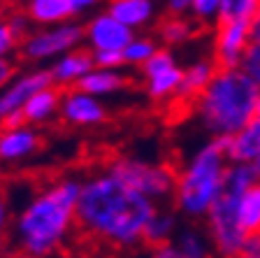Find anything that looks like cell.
I'll return each mask as SVG.
<instances>
[{
  "label": "cell",
  "instance_id": "obj_1",
  "mask_svg": "<svg viewBox=\"0 0 260 258\" xmlns=\"http://www.w3.org/2000/svg\"><path fill=\"white\" fill-rule=\"evenodd\" d=\"M156 210V203L135 193L105 170L81 182L77 226L116 247H135L142 242L146 221Z\"/></svg>",
  "mask_w": 260,
  "mask_h": 258
},
{
  "label": "cell",
  "instance_id": "obj_2",
  "mask_svg": "<svg viewBox=\"0 0 260 258\" xmlns=\"http://www.w3.org/2000/svg\"><path fill=\"white\" fill-rule=\"evenodd\" d=\"M81 182L58 179L35 193L14 216V242L28 258H49L58 251L77 223Z\"/></svg>",
  "mask_w": 260,
  "mask_h": 258
},
{
  "label": "cell",
  "instance_id": "obj_3",
  "mask_svg": "<svg viewBox=\"0 0 260 258\" xmlns=\"http://www.w3.org/2000/svg\"><path fill=\"white\" fill-rule=\"evenodd\" d=\"M255 96L258 84L242 70H218L195 98V114L211 140L230 137L255 119Z\"/></svg>",
  "mask_w": 260,
  "mask_h": 258
},
{
  "label": "cell",
  "instance_id": "obj_4",
  "mask_svg": "<svg viewBox=\"0 0 260 258\" xmlns=\"http://www.w3.org/2000/svg\"><path fill=\"white\" fill-rule=\"evenodd\" d=\"M225 137H216L202 145L195 151L186 167L177 175L174 186V203L179 212L190 219L207 216L211 205L223 193L225 184Z\"/></svg>",
  "mask_w": 260,
  "mask_h": 258
},
{
  "label": "cell",
  "instance_id": "obj_5",
  "mask_svg": "<svg viewBox=\"0 0 260 258\" xmlns=\"http://www.w3.org/2000/svg\"><path fill=\"white\" fill-rule=\"evenodd\" d=\"M260 16V0H221L214 26V56L218 70H239L251 38V28Z\"/></svg>",
  "mask_w": 260,
  "mask_h": 258
},
{
  "label": "cell",
  "instance_id": "obj_6",
  "mask_svg": "<svg viewBox=\"0 0 260 258\" xmlns=\"http://www.w3.org/2000/svg\"><path fill=\"white\" fill-rule=\"evenodd\" d=\"M107 172L114 179H119L121 184H125L135 193L144 195L146 200L156 205L165 198H172L174 186H177V172L172 167L142 161L135 156H123L112 161L107 165Z\"/></svg>",
  "mask_w": 260,
  "mask_h": 258
},
{
  "label": "cell",
  "instance_id": "obj_7",
  "mask_svg": "<svg viewBox=\"0 0 260 258\" xmlns=\"http://www.w3.org/2000/svg\"><path fill=\"white\" fill-rule=\"evenodd\" d=\"M242 193H233L223 188L221 198L207 212V228H209V244L223 258H237L242 251L246 235L237 219V205Z\"/></svg>",
  "mask_w": 260,
  "mask_h": 258
},
{
  "label": "cell",
  "instance_id": "obj_8",
  "mask_svg": "<svg viewBox=\"0 0 260 258\" xmlns=\"http://www.w3.org/2000/svg\"><path fill=\"white\" fill-rule=\"evenodd\" d=\"M81 42H84V26L79 21H70L60 23V26L30 31V35L21 40V54L28 61H56L79 49Z\"/></svg>",
  "mask_w": 260,
  "mask_h": 258
},
{
  "label": "cell",
  "instance_id": "obj_9",
  "mask_svg": "<svg viewBox=\"0 0 260 258\" xmlns=\"http://www.w3.org/2000/svg\"><path fill=\"white\" fill-rule=\"evenodd\" d=\"M181 72H184V68L177 63L172 49L160 47L151 59L142 65L144 89L149 93V98H153V100L177 98L179 84H181Z\"/></svg>",
  "mask_w": 260,
  "mask_h": 258
},
{
  "label": "cell",
  "instance_id": "obj_10",
  "mask_svg": "<svg viewBox=\"0 0 260 258\" xmlns=\"http://www.w3.org/2000/svg\"><path fill=\"white\" fill-rule=\"evenodd\" d=\"M133 38L135 33L121 26L107 12H95L84 26V40L91 54H123Z\"/></svg>",
  "mask_w": 260,
  "mask_h": 258
},
{
  "label": "cell",
  "instance_id": "obj_11",
  "mask_svg": "<svg viewBox=\"0 0 260 258\" xmlns=\"http://www.w3.org/2000/svg\"><path fill=\"white\" fill-rule=\"evenodd\" d=\"M98 3L93 0H30L23 5V14L30 21V26H60L70 23L72 19L86 14H95Z\"/></svg>",
  "mask_w": 260,
  "mask_h": 258
},
{
  "label": "cell",
  "instance_id": "obj_12",
  "mask_svg": "<svg viewBox=\"0 0 260 258\" xmlns=\"http://www.w3.org/2000/svg\"><path fill=\"white\" fill-rule=\"evenodd\" d=\"M51 84V77L49 70H32V72H23V75L14 77L7 86L0 89V126L5 119H10L12 114H19L23 109L28 100H30L35 93L49 89Z\"/></svg>",
  "mask_w": 260,
  "mask_h": 258
},
{
  "label": "cell",
  "instance_id": "obj_13",
  "mask_svg": "<svg viewBox=\"0 0 260 258\" xmlns=\"http://www.w3.org/2000/svg\"><path fill=\"white\" fill-rule=\"evenodd\" d=\"M58 114L63 117L65 124L81 126V128L100 126L105 119H107V109H105L103 100H98V98L79 91V89H72V91L60 96Z\"/></svg>",
  "mask_w": 260,
  "mask_h": 258
},
{
  "label": "cell",
  "instance_id": "obj_14",
  "mask_svg": "<svg viewBox=\"0 0 260 258\" xmlns=\"http://www.w3.org/2000/svg\"><path fill=\"white\" fill-rule=\"evenodd\" d=\"M258 158H260V119H251L242 130L225 137V161L230 165H253Z\"/></svg>",
  "mask_w": 260,
  "mask_h": 258
},
{
  "label": "cell",
  "instance_id": "obj_15",
  "mask_svg": "<svg viewBox=\"0 0 260 258\" xmlns=\"http://www.w3.org/2000/svg\"><path fill=\"white\" fill-rule=\"evenodd\" d=\"M93 68H95V63H93L91 51L79 47L70 54L56 59L49 68V77H51L54 86H77Z\"/></svg>",
  "mask_w": 260,
  "mask_h": 258
},
{
  "label": "cell",
  "instance_id": "obj_16",
  "mask_svg": "<svg viewBox=\"0 0 260 258\" xmlns=\"http://www.w3.org/2000/svg\"><path fill=\"white\" fill-rule=\"evenodd\" d=\"M40 147V135L30 126L19 128H0V161L14 163L35 154Z\"/></svg>",
  "mask_w": 260,
  "mask_h": 258
},
{
  "label": "cell",
  "instance_id": "obj_17",
  "mask_svg": "<svg viewBox=\"0 0 260 258\" xmlns=\"http://www.w3.org/2000/svg\"><path fill=\"white\" fill-rule=\"evenodd\" d=\"M109 16H114L121 26L130 28L135 33L137 28H144L156 19L158 14V5L151 3V0H114L107 5Z\"/></svg>",
  "mask_w": 260,
  "mask_h": 258
},
{
  "label": "cell",
  "instance_id": "obj_18",
  "mask_svg": "<svg viewBox=\"0 0 260 258\" xmlns=\"http://www.w3.org/2000/svg\"><path fill=\"white\" fill-rule=\"evenodd\" d=\"M216 72H218V68L211 59L193 61V63L186 65L184 72H181V84H179L177 98L179 100H195V98L209 86V81L214 79Z\"/></svg>",
  "mask_w": 260,
  "mask_h": 258
},
{
  "label": "cell",
  "instance_id": "obj_19",
  "mask_svg": "<svg viewBox=\"0 0 260 258\" xmlns=\"http://www.w3.org/2000/svg\"><path fill=\"white\" fill-rule=\"evenodd\" d=\"M177 233H179L177 216L172 212H165L158 207L151 219L146 221L144 233H142V242L149 244L151 249H158V247H165V244H172Z\"/></svg>",
  "mask_w": 260,
  "mask_h": 258
},
{
  "label": "cell",
  "instance_id": "obj_20",
  "mask_svg": "<svg viewBox=\"0 0 260 258\" xmlns=\"http://www.w3.org/2000/svg\"><path fill=\"white\" fill-rule=\"evenodd\" d=\"M58 109H60V91L56 86H49L44 91L35 93V96L23 105L21 114H23L26 126H32V124H44V121H49L54 114H58Z\"/></svg>",
  "mask_w": 260,
  "mask_h": 258
},
{
  "label": "cell",
  "instance_id": "obj_21",
  "mask_svg": "<svg viewBox=\"0 0 260 258\" xmlns=\"http://www.w3.org/2000/svg\"><path fill=\"white\" fill-rule=\"evenodd\" d=\"M123 86H125V77L121 75V70H100V68H93V70L77 84V89L100 100V98H105V96L119 93Z\"/></svg>",
  "mask_w": 260,
  "mask_h": 258
},
{
  "label": "cell",
  "instance_id": "obj_22",
  "mask_svg": "<svg viewBox=\"0 0 260 258\" xmlns=\"http://www.w3.org/2000/svg\"><path fill=\"white\" fill-rule=\"evenodd\" d=\"M198 26L188 16H165L158 26V40L162 42V49H172L186 44L195 35Z\"/></svg>",
  "mask_w": 260,
  "mask_h": 258
},
{
  "label": "cell",
  "instance_id": "obj_23",
  "mask_svg": "<svg viewBox=\"0 0 260 258\" xmlns=\"http://www.w3.org/2000/svg\"><path fill=\"white\" fill-rule=\"evenodd\" d=\"M237 219L246 237L260 233V182H255L242 193L237 205Z\"/></svg>",
  "mask_w": 260,
  "mask_h": 258
},
{
  "label": "cell",
  "instance_id": "obj_24",
  "mask_svg": "<svg viewBox=\"0 0 260 258\" xmlns=\"http://www.w3.org/2000/svg\"><path fill=\"white\" fill-rule=\"evenodd\" d=\"M172 244L181 258H209V242L193 228H179Z\"/></svg>",
  "mask_w": 260,
  "mask_h": 258
},
{
  "label": "cell",
  "instance_id": "obj_25",
  "mask_svg": "<svg viewBox=\"0 0 260 258\" xmlns=\"http://www.w3.org/2000/svg\"><path fill=\"white\" fill-rule=\"evenodd\" d=\"M239 70L249 77L253 84L260 86V16L255 19L253 28H251V38H249V44H246V51L242 56Z\"/></svg>",
  "mask_w": 260,
  "mask_h": 258
},
{
  "label": "cell",
  "instance_id": "obj_26",
  "mask_svg": "<svg viewBox=\"0 0 260 258\" xmlns=\"http://www.w3.org/2000/svg\"><path fill=\"white\" fill-rule=\"evenodd\" d=\"M158 49H160V47H158V42L153 38L135 35V38H133V42L123 49V65H137V68H142L146 61L156 54Z\"/></svg>",
  "mask_w": 260,
  "mask_h": 258
},
{
  "label": "cell",
  "instance_id": "obj_27",
  "mask_svg": "<svg viewBox=\"0 0 260 258\" xmlns=\"http://www.w3.org/2000/svg\"><path fill=\"white\" fill-rule=\"evenodd\" d=\"M221 0H190L188 19L195 26H216Z\"/></svg>",
  "mask_w": 260,
  "mask_h": 258
},
{
  "label": "cell",
  "instance_id": "obj_28",
  "mask_svg": "<svg viewBox=\"0 0 260 258\" xmlns=\"http://www.w3.org/2000/svg\"><path fill=\"white\" fill-rule=\"evenodd\" d=\"M16 44H19V38L12 33V28L7 23H0V59H7Z\"/></svg>",
  "mask_w": 260,
  "mask_h": 258
},
{
  "label": "cell",
  "instance_id": "obj_29",
  "mask_svg": "<svg viewBox=\"0 0 260 258\" xmlns=\"http://www.w3.org/2000/svg\"><path fill=\"white\" fill-rule=\"evenodd\" d=\"M237 258H260V233L246 237V242H244Z\"/></svg>",
  "mask_w": 260,
  "mask_h": 258
},
{
  "label": "cell",
  "instance_id": "obj_30",
  "mask_svg": "<svg viewBox=\"0 0 260 258\" xmlns=\"http://www.w3.org/2000/svg\"><path fill=\"white\" fill-rule=\"evenodd\" d=\"M165 12H168V16H188L190 0H170V3H165Z\"/></svg>",
  "mask_w": 260,
  "mask_h": 258
},
{
  "label": "cell",
  "instance_id": "obj_31",
  "mask_svg": "<svg viewBox=\"0 0 260 258\" xmlns=\"http://www.w3.org/2000/svg\"><path fill=\"white\" fill-rule=\"evenodd\" d=\"M14 79V63L10 59H0V89Z\"/></svg>",
  "mask_w": 260,
  "mask_h": 258
},
{
  "label": "cell",
  "instance_id": "obj_32",
  "mask_svg": "<svg viewBox=\"0 0 260 258\" xmlns=\"http://www.w3.org/2000/svg\"><path fill=\"white\" fill-rule=\"evenodd\" d=\"M10 207H7V200L0 195V242H3V237H5L7 228H10Z\"/></svg>",
  "mask_w": 260,
  "mask_h": 258
},
{
  "label": "cell",
  "instance_id": "obj_33",
  "mask_svg": "<svg viewBox=\"0 0 260 258\" xmlns=\"http://www.w3.org/2000/svg\"><path fill=\"white\" fill-rule=\"evenodd\" d=\"M149 258H181V256H179V251L174 249V244H165V247L151 249V256Z\"/></svg>",
  "mask_w": 260,
  "mask_h": 258
},
{
  "label": "cell",
  "instance_id": "obj_34",
  "mask_svg": "<svg viewBox=\"0 0 260 258\" xmlns=\"http://www.w3.org/2000/svg\"><path fill=\"white\" fill-rule=\"evenodd\" d=\"M255 119H260V86H258V96H255Z\"/></svg>",
  "mask_w": 260,
  "mask_h": 258
},
{
  "label": "cell",
  "instance_id": "obj_35",
  "mask_svg": "<svg viewBox=\"0 0 260 258\" xmlns=\"http://www.w3.org/2000/svg\"><path fill=\"white\" fill-rule=\"evenodd\" d=\"M5 19H7V7L0 3V23H5Z\"/></svg>",
  "mask_w": 260,
  "mask_h": 258
},
{
  "label": "cell",
  "instance_id": "obj_36",
  "mask_svg": "<svg viewBox=\"0 0 260 258\" xmlns=\"http://www.w3.org/2000/svg\"><path fill=\"white\" fill-rule=\"evenodd\" d=\"M253 172H255V179H258V182H260V158L253 163Z\"/></svg>",
  "mask_w": 260,
  "mask_h": 258
}]
</instances>
